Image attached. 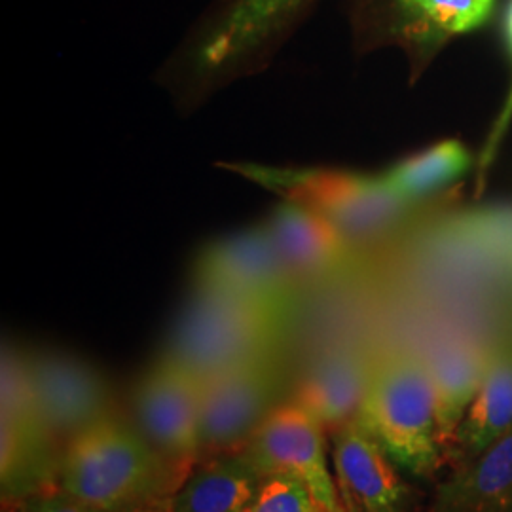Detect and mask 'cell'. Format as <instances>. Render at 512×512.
<instances>
[{
    "label": "cell",
    "mask_w": 512,
    "mask_h": 512,
    "mask_svg": "<svg viewBox=\"0 0 512 512\" xmlns=\"http://www.w3.org/2000/svg\"><path fill=\"white\" fill-rule=\"evenodd\" d=\"M173 461L147 437L110 414L69 439L59 459V490L97 512H126L133 505L175 494Z\"/></svg>",
    "instance_id": "obj_1"
},
{
    "label": "cell",
    "mask_w": 512,
    "mask_h": 512,
    "mask_svg": "<svg viewBox=\"0 0 512 512\" xmlns=\"http://www.w3.org/2000/svg\"><path fill=\"white\" fill-rule=\"evenodd\" d=\"M355 421L406 473L429 476L439 469L437 395L421 353L393 349L372 361Z\"/></svg>",
    "instance_id": "obj_2"
},
{
    "label": "cell",
    "mask_w": 512,
    "mask_h": 512,
    "mask_svg": "<svg viewBox=\"0 0 512 512\" xmlns=\"http://www.w3.org/2000/svg\"><path fill=\"white\" fill-rule=\"evenodd\" d=\"M283 319V313L262 304L196 285L162 357L203 384L236 366L274 355Z\"/></svg>",
    "instance_id": "obj_3"
},
{
    "label": "cell",
    "mask_w": 512,
    "mask_h": 512,
    "mask_svg": "<svg viewBox=\"0 0 512 512\" xmlns=\"http://www.w3.org/2000/svg\"><path fill=\"white\" fill-rule=\"evenodd\" d=\"M239 173L330 220L353 243L382 236L410 213L414 203L395 196L382 179L338 169L234 165Z\"/></svg>",
    "instance_id": "obj_4"
},
{
    "label": "cell",
    "mask_w": 512,
    "mask_h": 512,
    "mask_svg": "<svg viewBox=\"0 0 512 512\" xmlns=\"http://www.w3.org/2000/svg\"><path fill=\"white\" fill-rule=\"evenodd\" d=\"M239 450L262 476L291 475L304 482L321 512H346L330 473L325 425L294 399L272 410Z\"/></svg>",
    "instance_id": "obj_5"
},
{
    "label": "cell",
    "mask_w": 512,
    "mask_h": 512,
    "mask_svg": "<svg viewBox=\"0 0 512 512\" xmlns=\"http://www.w3.org/2000/svg\"><path fill=\"white\" fill-rule=\"evenodd\" d=\"M285 374L277 353L236 366L202 384V450L243 448L279 406Z\"/></svg>",
    "instance_id": "obj_6"
},
{
    "label": "cell",
    "mask_w": 512,
    "mask_h": 512,
    "mask_svg": "<svg viewBox=\"0 0 512 512\" xmlns=\"http://www.w3.org/2000/svg\"><path fill=\"white\" fill-rule=\"evenodd\" d=\"M194 277L198 287L241 296L283 315L296 293V279L266 224L209 245Z\"/></svg>",
    "instance_id": "obj_7"
},
{
    "label": "cell",
    "mask_w": 512,
    "mask_h": 512,
    "mask_svg": "<svg viewBox=\"0 0 512 512\" xmlns=\"http://www.w3.org/2000/svg\"><path fill=\"white\" fill-rule=\"evenodd\" d=\"M133 412L148 442L177 465L202 452V382L169 359L148 370L135 387Z\"/></svg>",
    "instance_id": "obj_8"
},
{
    "label": "cell",
    "mask_w": 512,
    "mask_h": 512,
    "mask_svg": "<svg viewBox=\"0 0 512 512\" xmlns=\"http://www.w3.org/2000/svg\"><path fill=\"white\" fill-rule=\"evenodd\" d=\"M25 361L38 416L54 437L73 439L112 414L109 385L86 361L55 351Z\"/></svg>",
    "instance_id": "obj_9"
},
{
    "label": "cell",
    "mask_w": 512,
    "mask_h": 512,
    "mask_svg": "<svg viewBox=\"0 0 512 512\" xmlns=\"http://www.w3.org/2000/svg\"><path fill=\"white\" fill-rule=\"evenodd\" d=\"M332 467L346 512H404L412 501L401 467L355 420L332 433Z\"/></svg>",
    "instance_id": "obj_10"
},
{
    "label": "cell",
    "mask_w": 512,
    "mask_h": 512,
    "mask_svg": "<svg viewBox=\"0 0 512 512\" xmlns=\"http://www.w3.org/2000/svg\"><path fill=\"white\" fill-rule=\"evenodd\" d=\"M2 495L6 499L33 495L52 484L61 454L55 437L38 416L37 404L2 408L0 423Z\"/></svg>",
    "instance_id": "obj_11"
},
{
    "label": "cell",
    "mask_w": 512,
    "mask_h": 512,
    "mask_svg": "<svg viewBox=\"0 0 512 512\" xmlns=\"http://www.w3.org/2000/svg\"><path fill=\"white\" fill-rule=\"evenodd\" d=\"M266 226L296 283L334 274L348 260L351 241L306 207L283 200Z\"/></svg>",
    "instance_id": "obj_12"
},
{
    "label": "cell",
    "mask_w": 512,
    "mask_h": 512,
    "mask_svg": "<svg viewBox=\"0 0 512 512\" xmlns=\"http://www.w3.org/2000/svg\"><path fill=\"white\" fill-rule=\"evenodd\" d=\"M421 355L435 387L440 442L446 454L480 389L490 348L467 336H446Z\"/></svg>",
    "instance_id": "obj_13"
},
{
    "label": "cell",
    "mask_w": 512,
    "mask_h": 512,
    "mask_svg": "<svg viewBox=\"0 0 512 512\" xmlns=\"http://www.w3.org/2000/svg\"><path fill=\"white\" fill-rule=\"evenodd\" d=\"M372 361L361 349L340 346L319 355L304 372L294 401L313 412L325 429L355 420L363 403Z\"/></svg>",
    "instance_id": "obj_14"
},
{
    "label": "cell",
    "mask_w": 512,
    "mask_h": 512,
    "mask_svg": "<svg viewBox=\"0 0 512 512\" xmlns=\"http://www.w3.org/2000/svg\"><path fill=\"white\" fill-rule=\"evenodd\" d=\"M512 429V336L490 346L488 366L446 454L456 467L478 458Z\"/></svg>",
    "instance_id": "obj_15"
},
{
    "label": "cell",
    "mask_w": 512,
    "mask_h": 512,
    "mask_svg": "<svg viewBox=\"0 0 512 512\" xmlns=\"http://www.w3.org/2000/svg\"><path fill=\"white\" fill-rule=\"evenodd\" d=\"M393 35L418 67L452 38L473 33L494 16L495 0H393Z\"/></svg>",
    "instance_id": "obj_16"
},
{
    "label": "cell",
    "mask_w": 512,
    "mask_h": 512,
    "mask_svg": "<svg viewBox=\"0 0 512 512\" xmlns=\"http://www.w3.org/2000/svg\"><path fill=\"white\" fill-rule=\"evenodd\" d=\"M429 512H512V429L456 467L437 488Z\"/></svg>",
    "instance_id": "obj_17"
},
{
    "label": "cell",
    "mask_w": 512,
    "mask_h": 512,
    "mask_svg": "<svg viewBox=\"0 0 512 512\" xmlns=\"http://www.w3.org/2000/svg\"><path fill=\"white\" fill-rule=\"evenodd\" d=\"M306 0H238L200 48L202 69H222L251 54Z\"/></svg>",
    "instance_id": "obj_18"
},
{
    "label": "cell",
    "mask_w": 512,
    "mask_h": 512,
    "mask_svg": "<svg viewBox=\"0 0 512 512\" xmlns=\"http://www.w3.org/2000/svg\"><path fill=\"white\" fill-rule=\"evenodd\" d=\"M260 482L262 475L241 450L220 454L184 478L173 494L175 511L245 512Z\"/></svg>",
    "instance_id": "obj_19"
},
{
    "label": "cell",
    "mask_w": 512,
    "mask_h": 512,
    "mask_svg": "<svg viewBox=\"0 0 512 512\" xmlns=\"http://www.w3.org/2000/svg\"><path fill=\"white\" fill-rule=\"evenodd\" d=\"M473 167L476 160L469 148L458 139H444L389 165L378 177L395 196L418 205L454 186Z\"/></svg>",
    "instance_id": "obj_20"
},
{
    "label": "cell",
    "mask_w": 512,
    "mask_h": 512,
    "mask_svg": "<svg viewBox=\"0 0 512 512\" xmlns=\"http://www.w3.org/2000/svg\"><path fill=\"white\" fill-rule=\"evenodd\" d=\"M245 512H321L310 488L291 475L262 476Z\"/></svg>",
    "instance_id": "obj_21"
},
{
    "label": "cell",
    "mask_w": 512,
    "mask_h": 512,
    "mask_svg": "<svg viewBox=\"0 0 512 512\" xmlns=\"http://www.w3.org/2000/svg\"><path fill=\"white\" fill-rule=\"evenodd\" d=\"M505 40H507V48H509V59H511V82H509V90L505 95V101L499 109V114L495 116L494 124L486 135V141L482 145V150L476 158L475 167V188L476 194L482 192L486 179H488V173L492 169V165L495 164L497 156H499V150L503 147V141L509 133V129L512 126V0L509 2V8H507V14H505Z\"/></svg>",
    "instance_id": "obj_22"
},
{
    "label": "cell",
    "mask_w": 512,
    "mask_h": 512,
    "mask_svg": "<svg viewBox=\"0 0 512 512\" xmlns=\"http://www.w3.org/2000/svg\"><path fill=\"white\" fill-rule=\"evenodd\" d=\"M23 512H97L88 505L74 499L73 495L65 494L59 490L57 494L38 495Z\"/></svg>",
    "instance_id": "obj_23"
},
{
    "label": "cell",
    "mask_w": 512,
    "mask_h": 512,
    "mask_svg": "<svg viewBox=\"0 0 512 512\" xmlns=\"http://www.w3.org/2000/svg\"><path fill=\"white\" fill-rule=\"evenodd\" d=\"M126 512H177L175 511V501H173V494L156 495L145 499L137 505H133L131 509Z\"/></svg>",
    "instance_id": "obj_24"
}]
</instances>
